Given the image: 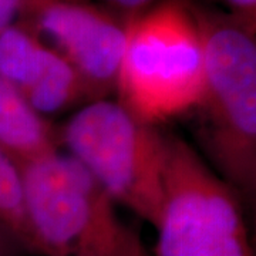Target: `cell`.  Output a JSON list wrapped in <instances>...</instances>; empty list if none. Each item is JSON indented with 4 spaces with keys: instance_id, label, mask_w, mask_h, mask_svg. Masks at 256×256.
Returning a JSON list of instances; mask_svg holds the SVG:
<instances>
[{
    "instance_id": "6da1fadb",
    "label": "cell",
    "mask_w": 256,
    "mask_h": 256,
    "mask_svg": "<svg viewBox=\"0 0 256 256\" xmlns=\"http://www.w3.org/2000/svg\"><path fill=\"white\" fill-rule=\"evenodd\" d=\"M191 8L205 60L204 92L191 112L198 152L249 220L256 200V32L225 10L194 0Z\"/></svg>"
},
{
    "instance_id": "7a4b0ae2",
    "label": "cell",
    "mask_w": 256,
    "mask_h": 256,
    "mask_svg": "<svg viewBox=\"0 0 256 256\" xmlns=\"http://www.w3.org/2000/svg\"><path fill=\"white\" fill-rule=\"evenodd\" d=\"M204 43L191 0H161L131 16L116 94L160 127L188 116L204 92Z\"/></svg>"
},
{
    "instance_id": "3957f363",
    "label": "cell",
    "mask_w": 256,
    "mask_h": 256,
    "mask_svg": "<svg viewBox=\"0 0 256 256\" xmlns=\"http://www.w3.org/2000/svg\"><path fill=\"white\" fill-rule=\"evenodd\" d=\"M57 142L116 206L156 226L165 200L166 132L108 97L78 107L57 130Z\"/></svg>"
},
{
    "instance_id": "277c9868",
    "label": "cell",
    "mask_w": 256,
    "mask_h": 256,
    "mask_svg": "<svg viewBox=\"0 0 256 256\" xmlns=\"http://www.w3.org/2000/svg\"><path fill=\"white\" fill-rule=\"evenodd\" d=\"M154 228V256H256L235 192L174 134H166L165 200Z\"/></svg>"
},
{
    "instance_id": "5b68a950",
    "label": "cell",
    "mask_w": 256,
    "mask_h": 256,
    "mask_svg": "<svg viewBox=\"0 0 256 256\" xmlns=\"http://www.w3.org/2000/svg\"><path fill=\"white\" fill-rule=\"evenodd\" d=\"M18 164L32 255L74 256L116 212L90 172L60 148Z\"/></svg>"
},
{
    "instance_id": "8992f818",
    "label": "cell",
    "mask_w": 256,
    "mask_h": 256,
    "mask_svg": "<svg viewBox=\"0 0 256 256\" xmlns=\"http://www.w3.org/2000/svg\"><path fill=\"white\" fill-rule=\"evenodd\" d=\"M18 20L73 66L90 101L116 92L130 18L96 0H23Z\"/></svg>"
},
{
    "instance_id": "52a82bcc",
    "label": "cell",
    "mask_w": 256,
    "mask_h": 256,
    "mask_svg": "<svg viewBox=\"0 0 256 256\" xmlns=\"http://www.w3.org/2000/svg\"><path fill=\"white\" fill-rule=\"evenodd\" d=\"M0 144L16 161L60 148L57 130L0 76Z\"/></svg>"
},
{
    "instance_id": "ba28073f",
    "label": "cell",
    "mask_w": 256,
    "mask_h": 256,
    "mask_svg": "<svg viewBox=\"0 0 256 256\" xmlns=\"http://www.w3.org/2000/svg\"><path fill=\"white\" fill-rule=\"evenodd\" d=\"M22 97L37 116L44 120L90 102L82 77L72 64L50 47L42 72Z\"/></svg>"
},
{
    "instance_id": "9c48e42d",
    "label": "cell",
    "mask_w": 256,
    "mask_h": 256,
    "mask_svg": "<svg viewBox=\"0 0 256 256\" xmlns=\"http://www.w3.org/2000/svg\"><path fill=\"white\" fill-rule=\"evenodd\" d=\"M47 53L46 43L18 20L0 32V76L22 96L42 72Z\"/></svg>"
},
{
    "instance_id": "30bf717a",
    "label": "cell",
    "mask_w": 256,
    "mask_h": 256,
    "mask_svg": "<svg viewBox=\"0 0 256 256\" xmlns=\"http://www.w3.org/2000/svg\"><path fill=\"white\" fill-rule=\"evenodd\" d=\"M74 256H154L141 236L116 215L107 226Z\"/></svg>"
},
{
    "instance_id": "8fae6325",
    "label": "cell",
    "mask_w": 256,
    "mask_h": 256,
    "mask_svg": "<svg viewBox=\"0 0 256 256\" xmlns=\"http://www.w3.org/2000/svg\"><path fill=\"white\" fill-rule=\"evenodd\" d=\"M222 10L256 32V0H218Z\"/></svg>"
},
{
    "instance_id": "7c38bea8",
    "label": "cell",
    "mask_w": 256,
    "mask_h": 256,
    "mask_svg": "<svg viewBox=\"0 0 256 256\" xmlns=\"http://www.w3.org/2000/svg\"><path fill=\"white\" fill-rule=\"evenodd\" d=\"M96 2L110 8L122 16L131 18L154 6L161 0H96Z\"/></svg>"
},
{
    "instance_id": "4fadbf2b",
    "label": "cell",
    "mask_w": 256,
    "mask_h": 256,
    "mask_svg": "<svg viewBox=\"0 0 256 256\" xmlns=\"http://www.w3.org/2000/svg\"><path fill=\"white\" fill-rule=\"evenodd\" d=\"M26 249L12 229L0 220V256H23Z\"/></svg>"
},
{
    "instance_id": "5bb4252c",
    "label": "cell",
    "mask_w": 256,
    "mask_h": 256,
    "mask_svg": "<svg viewBox=\"0 0 256 256\" xmlns=\"http://www.w3.org/2000/svg\"><path fill=\"white\" fill-rule=\"evenodd\" d=\"M23 0H0V32L16 23Z\"/></svg>"
},
{
    "instance_id": "9a60e30c",
    "label": "cell",
    "mask_w": 256,
    "mask_h": 256,
    "mask_svg": "<svg viewBox=\"0 0 256 256\" xmlns=\"http://www.w3.org/2000/svg\"><path fill=\"white\" fill-rule=\"evenodd\" d=\"M12 172V156L4 150V146L0 144V188L8 181Z\"/></svg>"
},
{
    "instance_id": "2e32d148",
    "label": "cell",
    "mask_w": 256,
    "mask_h": 256,
    "mask_svg": "<svg viewBox=\"0 0 256 256\" xmlns=\"http://www.w3.org/2000/svg\"><path fill=\"white\" fill-rule=\"evenodd\" d=\"M249 229H250V236H252V244H254V248H255L256 252V200H255V208H254V212L249 218Z\"/></svg>"
}]
</instances>
